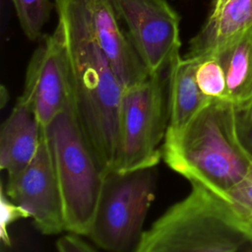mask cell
Returning a JSON list of instances; mask_svg holds the SVG:
<instances>
[{"label": "cell", "instance_id": "cell-1", "mask_svg": "<svg viewBox=\"0 0 252 252\" xmlns=\"http://www.w3.org/2000/svg\"><path fill=\"white\" fill-rule=\"evenodd\" d=\"M62 23L78 119L105 173L115 162L124 90L94 31L91 0H55Z\"/></svg>", "mask_w": 252, "mask_h": 252}, {"label": "cell", "instance_id": "cell-2", "mask_svg": "<svg viewBox=\"0 0 252 252\" xmlns=\"http://www.w3.org/2000/svg\"><path fill=\"white\" fill-rule=\"evenodd\" d=\"M161 158L189 182H200L225 198L252 164L238 135L237 111L231 102L216 99L181 131L165 134Z\"/></svg>", "mask_w": 252, "mask_h": 252}, {"label": "cell", "instance_id": "cell-3", "mask_svg": "<svg viewBox=\"0 0 252 252\" xmlns=\"http://www.w3.org/2000/svg\"><path fill=\"white\" fill-rule=\"evenodd\" d=\"M144 230L135 252H252V225L233 204L204 184Z\"/></svg>", "mask_w": 252, "mask_h": 252}, {"label": "cell", "instance_id": "cell-4", "mask_svg": "<svg viewBox=\"0 0 252 252\" xmlns=\"http://www.w3.org/2000/svg\"><path fill=\"white\" fill-rule=\"evenodd\" d=\"M44 132L61 193L65 229L88 236L106 173L78 119L73 94Z\"/></svg>", "mask_w": 252, "mask_h": 252}, {"label": "cell", "instance_id": "cell-5", "mask_svg": "<svg viewBox=\"0 0 252 252\" xmlns=\"http://www.w3.org/2000/svg\"><path fill=\"white\" fill-rule=\"evenodd\" d=\"M168 126L167 76L151 74L124 88L119 104L117 148L113 169L126 172L156 166Z\"/></svg>", "mask_w": 252, "mask_h": 252}, {"label": "cell", "instance_id": "cell-6", "mask_svg": "<svg viewBox=\"0 0 252 252\" xmlns=\"http://www.w3.org/2000/svg\"><path fill=\"white\" fill-rule=\"evenodd\" d=\"M155 188V166L107 172L88 237L107 251H135Z\"/></svg>", "mask_w": 252, "mask_h": 252}, {"label": "cell", "instance_id": "cell-7", "mask_svg": "<svg viewBox=\"0 0 252 252\" xmlns=\"http://www.w3.org/2000/svg\"><path fill=\"white\" fill-rule=\"evenodd\" d=\"M139 57L155 74L180 54V17L166 0H110Z\"/></svg>", "mask_w": 252, "mask_h": 252}, {"label": "cell", "instance_id": "cell-8", "mask_svg": "<svg viewBox=\"0 0 252 252\" xmlns=\"http://www.w3.org/2000/svg\"><path fill=\"white\" fill-rule=\"evenodd\" d=\"M72 96V87L62 23L44 37L33 51L26 73L21 97L33 109L40 125L46 127Z\"/></svg>", "mask_w": 252, "mask_h": 252}, {"label": "cell", "instance_id": "cell-9", "mask_svg": "<svg viewBox=\"0 0 252 252\" xmlns=\"http://www.w3.org/2000/svg\"><path fill=\"white\" fill-rule=\"evenodd\" d=\"M5 192L29 213L42 234L66 230L61 193L44 128L36 155L19 174L8 177Z\"/></svg>", "mask_w": 252, "mask_h": 252}, {"label": "cell", "instance_id": "cell-10", "mask_svg": "<svg viewBox=\"0 0 252 252\" xmlns=\"http://www.w3.org/2000/svg\"><path fill=\"white\" fill-rule=\"evenodd\" d=\"M96 40L123 88L142 82L151 74L139 57L110 0H91Z\"/></svg>", "mask_w": 252, "mask_h": 252}, {"label": "cell", "instance_id": "cell-11", "mask_svg": "<svg viewBox=\"0 0 252 252\" xmlns=\"http://www.w3.org/2000/svg\"><path fill=\"white\" fill-rule=\"evenodd\" d=\"M251 28L252 0H214L209 17L189 41L185 56L214 54Z\"/></svg>", "mask_w": 252, "mask_h": 252}, {"label": "cell", "instance_id": "cell-12", "mask_svg": "<svg viewBox=\"0 0 252 252\" xmlns=\"http://www.w3.org/2000/svg\"><path fill=\"white\" fill-rule=\"evenodd\" d=\"M43 133L32 106L19 96L0 133V167L8 177L19 174L37 153Z\"/></svg>", "mask_w": 252, "mask_h": 252}, {"label": "cell", "instance_id": "cell-13", "mask_svg": "<svg viewBox=\"0 0 252 252\" xmlns=\"http://www.w3.org/2000/svg\"><path fill=\"white\" fill-rule=\"evenodd\" d=\"M197 58L175 57L167 72L168 126L166 134L181 131L191 119L212 99L199 89L195 70Z\"/></svg>", "mask_w": 252, "mask_h": 252}, {"label": "cell", "instance_id": "cell-14", "mask_svg": "<svg viewBox=\"0 0 252 252\" xmlns=\"http://www.w3.org/2000/svg\"><path fill=\"white\" fill-rule=\"evenodd\" d=\"M225 76L227 99L238 113L252 111V28L214 53Z\"/></svg>", "mask_w": 252, "mask_h": 252}, {"label": "cell", "instance_id": "cell-15", "mask_svg": "<svg viewBox=\"0 0 252 252\" xmlns=\"http://www.w3.org/2000/svg\"><path fill=\"white\" fill-rule=\"evenodd\" d=\"M195 58V77L201 92L210 99L228 101L224 71L219 58L215 54Z\"/></svg>", "mask_w": 252, "mask_h": 252}, {"label": "cell", "instance_id": "cell-16", "mask_svg": "<svg viewBox=\"0 0 252 252\" xmlns=\"http://www.w3.org/2000/svg\"><path fill=\"white\" fill-rule=\"evenodd\" d=\"M21 25L30 40L40 37L44 25L49 20L53 5L49 0H11Z\"/></svg>", "mask_w": 252, "mask_h": 252}, {"label": "cell", "instance_id": "cell-17", "mask_svg": "<svg viewBox=\"0 0 252 252\" xmlns=\"http://www.w3.org/2000/svg\"><path fill=\"white\" fill-rule=\"evenodd\" d=\"M226 199L233 204L241 217L252 225V164L243 178L226 193Z\"/></svg>", "mask_w": 252, "mask_h": 252}, {"label": "cell", "instance_id": "cell-18", "mask_svg": "<svg viewBox=\"0 0 252 252\" xmlns=\"http://www.w3.org/2000/svg\"><path fill=\"white\" fill-rule=\"evenodd\" d=\"M4 188L2 187L1 205H2V222H1V238L5 235L6 227L15 220L22 218H30L29 213L20 205L14 203L7 194L5 195Z\"/></svg>", "mask_w": 252, "mask_h": 252}, {"label": "cell", "instance_id": "cell-19", "mask_svg": "<svg viewBox=\"0 0 252 252\" xmlns=\"http://www.w3.org/2000/svg\"><path fill=\"white\" fill-rule=\"evenodd\" d=\"M81 234L69 231L59 237L56 241V248L60 252H94L96 250V246L88 243L84 240Z\"/></svg>", "mask_w": 252, "mask_h": 252}, {"label": "cell", "instance_id": "cell-20", "mask_svg": "<svg viewBox=\"0 0 252 252\" xmlns=\"http://www.w3.org/2000/svg\"><path fill=\"white\" fill-rule=\"evenodd\" d=\"M237 129L243 146L252 156V111L249 113L237 112Z\"/></svg>", "mask_w": 252, "mask_h": 252}]
</instances>
